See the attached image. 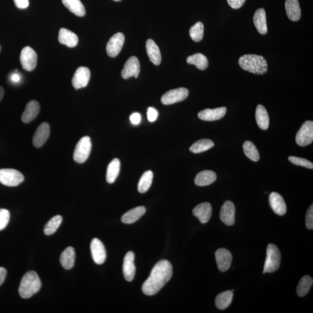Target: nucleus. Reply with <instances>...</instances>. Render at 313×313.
<instances>
[{"label": "nucleus", "mask_w": 313, "mask_h": 313, "mask_svg": "<svg viewBox=\"0 0 313 313\" xmlns=\"http://www.w3.org/2000/svg\"><path fill=\"white\" fill-rule=\"evenodd\" d=\"M172 266L167 260H161L153 267L151 275L143 283L142 291L145 295L152 296L157 293L171 280Z\"/></svg>", "instance_id": "1"}, {"label": "nucleus", "mask_w": 313, "mask_h": 313, "mask_svg": "<svg viewBox=\"0 0 313 313\" xmlns=\"http://www.w3.org/2000/svg\"><path fill=\"white\" fill-rule=\"evenodd\" d=\"M239 63L243 69L256 74H265L268 68L265 59L255 54L243 55L239 59Z\"/></svg>", "instance_id": "2"}, {"label": "nucleus", "mask_w": 313, "mask_h": 313, "mask_svg": "<svg viewBox=\"0 0 313 313\" xmlns=\"http://www.w3.org/2000/svg\"><path fill=\"white\" fill-rule=\"evenodd\" d=\"M41 282L37 274L34 271L26 273L21 280L19 293L22 298L29 299L41 288Z\"/></svg>", "instance_id": "3"}, {"label": "nucleus", "mask_w": 313, "mask_h": 313, "mask_svg": "<svg viewBox=\"0 0 313 313\" xmlns=\"http://www.w3.org/2000/svg\"><path fill=\"white\" fill-rule=\"evenodd\" d=\"M281 263V253L274 244H269L267 247L266 258L264 265L263 273H272L279 269Z\"/></svg>", "instance_id": "4"}, {"label": "nucleus", "mask_w": 313, "mask_h": 313, "mask_svg": "<svg viewBox=\"0 0 313 313\" xmlns=\"http://www.w3.org/2000/svg\"><path fill=\"white\" fill-rule=\"evenodd\" d=\"M92 149V143L89 136H84L76 145L73 153V159L78 164H82L89 158Z\"/></svg>", "instance_id": "5"}, {"label": "nucleus", "mask_w": 313, "mask_h": 313, "mask_svg": "<svg viewBox=\"0 0 313 313\" xmlns=\"http://www.w3.org/2000/svg\"><path fill=\"white\" fill-rule=\"evenodd\" d=\"M24 176L14 169H0V183L9 187H15L24 181Z\"/></svg>", "instance_id": "6"}, {"label": "nucleus", "mask_w": 313, "mask_h": 313, "mask_svg": "<svg viewBox=\"0 0 313 313\" xmlns=\"http://www.w3.org/2000/svg\"><path fill=\"white\" fill-rule=\"evenodd\" d=\"M313 141V123L306 121L296 133V142L300 146H306Z\"/></svg>", "instance_id": "7"}, {"label": "nucleus", "mask_w": 313, "mask_h": 313, "mask_svg": "<svg viewBox=\"0 0 313 313\" xmlns=\"http://www.w3.org/2000/svg\"><path fill=\"white\" fill-rule=\"evenodd\" d=\"M20 61L24 70L28 71L33 70L37 63L36 52L30 47L23 48L21 52Z\"/></svg>", "instance_id": "8"}, {"label": "nucleus", "mask_w": 313, "mask_h": 313, "mask_svg": "<svg viewBox=\"0 0 313 313\" xmlns=\"http://www.w3.org/2000/svg\"><path fill=\"white\" fill-rule=\"evenodd\" d=\"M188 93V90L185 88L169 91L162 96L161 102L165 105H169L182 102L187 98Z\"/></svg>", "instance_id": "9"}, {"label": "nucleus", "mask_w": 313, "mask_h": 313, "mask_svg": "<svg viewBox=\"0 0 313 313\" xmlns=\"http://www.w3.org/2000/svg\"><path fill=\"white\" fill-rule=\"evenodd\" d=\"M125 37L122 32H117L107 42L106 51L110 57L115 58L122 51L125 44Z\"/></svg>", "instance_id": "10"}, {"label": "nucleus", "mask_w": 313, "mask_h": 313, "mask_svg": "<svg viewBox=\"0 0 313 313\" xmlns=\"http://www.w3.org/2000/svg\"><path fill=\"white\" fill-rule=\"evenodd\" d=\"M91 78V71L89 68L81 66L78 67L72 78V85L76 90L86 87Z\"/></svg>", "instance_id": "11"}, {"label": "nucleus", "mask_w": 313, "mask_h": 313, "mask_svg": "<svg viewBox=\"0 0 313 313\" xmlns=\"http://www.w3.org/2000/svg\"><path fill=\"white\" fill-rule=\"evenodd\" d=\"M91 254L94 263L102 265L106 259V251L102 241L94 239L91 243Z\"/></svg>", "instance_id": "12"}, {"label": "nucleus", "mask_w": 313, "mask_h": 313, "mask_svg": "<svg viewBox=\"0 0 313 313\" xmlns=\"http://www.w3.org/2000/svg\"><path fill=\"white\" fill-rule=\"evenodd\" d=\"M141 70V66L138 59L136 57H130L126 62L122 71V76L124 79L135 77L138 78Z\"/></svg>", "instance_id": "13"}, {"label": "nucleus", "mask_w": 313, "mask_h": 313, "mask_svg": "<svg viewBox=\"0 0 313 313\" xmlns=\"http://www.w3.org/2000/svg\"><path fill=\"white\" fill-rule=\"evenodd\" d=\"M218 269L221 272H226L230 269L233 256L229 250L225 249L218 250L215 252Z\"/></svg>", "instance_id": "14"}, {"label": "nucleus", "mask_w": 313, "mask_h": 313, "mask_svg": "<svg viewBox=\"0 0 313 313\" xmlns=\"http://www.w3.org/2000/svg\"><path fill=\"white\" fill-rule=\"evenodd\" d=\"M50 135V126L47 123L41 124L35 130L32 143L35 148H40L47 142Z\"/></svg>", "instance_id": "15"}, {"label": "nucleus", "mask_w": 313, "mask_h": 313, "mask_svg": "<svg viewBox=\"0 0 313 313\" xmlns=\"http://www.w3.org/2000/svg\"><path fill=\"white\" fill-rule=\"evenodd\" d=\"M135 255L131 251L126 254L124 259L123 275L127 282H132L134 279L136 267L134 264Z\"/></svg>", "instance_id": "16"}, {"label": "nucleus", "mask_w": 313, "mask_h": 313, "mask_svg": "<svg viewBox=\"0 0 313 313\" xmlns=\"http://www.w3.org/2000/svg\"><path fill=\"white\" fill-rule=\"evenodd\" d=\"M236 208L230 201L225 202L221 208L220 218L221 221L227 226H232L235 223Z\"/></svg>", "instance_id": "17"}, {"label": "nucleus", "mask_w": 313, "mask_h": 313, "mask_svg": "<svg viewBox=\"0 0 313 313\" xmlns=\"http://www.w3.org/2000/svg\"><path fill=\"white\" fill-rule=\"evenodd\" d=\"M227 109L226 107H219L214 109H207L201 111L198 113V118L207 122H213L222 119L226 115Z\"/></svg>", "instance_id": "18"}, {"label": "nucleus", "mask_w": 313, "mask_h": 313, "mask_svg": "<svg viewBox=\"0 0 313 313\" xmlns=\"http://www.w3.org/2000/svg\"><path fill=\"white\" fill-rule=\"evenodd\" d=\"M213 208L209 203H203L197 205L193 210L194 216L198 218L201 223H207L210 220Z\"/></svg>", "instance_id": "19"}, {"label": "nucleus", "mask_w": 313, "mask_h": 313, "mask_svg": "<svg viewBox=\"0 0 313 313\" xmlns=\"http://www.w3.org/2000/svg\"><path fill=\"white\" fill-rule=\"evenodd\" d=\"M269 203L272 210L280 216L285 215L286 212V205L284 200L281 195L276 192H272L269 195Z\"/></svg>", "instance_id": "20"}, {"label": "nucleus", "mask_w": 313, "mask_h": 313, "mask_svg": "<svg viewBox=\"0 0 313 313\" xmlns=\"http://www.w3.org/2000/svg\"><path fill=\"white\" fill-rule=\"evenodd\" d=\"M40 111V104L37 101L31 100L26 105L24 112L22 114V122L25 124L31 122L36 118Z\"/></svg>", "instance_id": "21"}, {"label": "nucleus", "mask_w": 313, "mask_h": 313, "mask_svg": "<svg viewBox=\"0 0 313 313\" xmlns=\"http://www.w3.org/2000/svg\"><path fill=\"white\" fill-rule=\"evenodd\" d=\"M58 40L60 43L67 47L73 48L77 46L78 42L77 35L67 29L62 28L59 32Z\"/></svg>", "instance_id": "22"}, {"label": "nucleus", "mask_w": 313, "mask_h": 313, "mask_svg": "<svg viewBox=\"0 0 313 313\" xmlns=\"http://www.w3.org/2000/svg\"><path fill=\"white\" fill-rule=\"evenodd\" d=\"M286 15L290 20L296 22L301 18V10L298 0H286L285 3Z\"/></svg>", "instance_id": "23"}, {"label": "nucleus", "mask_w": 313, "mask_h": 313, "mask_svg": "<svg viewBox=\"0 0 313 313\" xmlns=\"http://www.w3.org/2000/svg\"><path fill=\"white\" fill-rule=\"evenodd\" d=\"M146 47L147 54H148L152 63L155 65L160 64L161 55L158 45L152 39H149L146 41Z\"/></svg>", "instance_id": "24"}, {"label": "nucleus", "mask_w": 313, "mask_h": 313, "mask_svg": "<svg viewBox=\"0 0 313 313\" xmlns=\"http://www.w3.org/2000/svg\"><path fill=\"white\" fill-rule=\"evenodd\" d=\"M253 23L257 31L261 34H266L267 32L266 15L265 9H257L253 16Z\"/></svg>", "instance_id": "25"}, {"label": "nucleus", "mask_w": 313, "mask_h": 313, "mask_svg": "<svg viewBox=\"0 0 313 313\" xmlns=\"http://www.w3.org/2000/svg\"><path fill=\"white\" fill-rule=\"evenodd\" d=\"M76 259V253L72 247H68L63 250L60 257L62 266L66 270L72 269Z\"/></svg>", "instance_id": "26"}, {"label": "nucleus", "mask_w": 313, "mask_h": 313, "mask_svg": "<svg viewBox=\"0 0 313 313\" xmlns=\"http://www.w3.org/2000/svg\"><path fill=\"white\" fill-rule=\"evenodd\" d=\"M146 208L140 206L132 209L123 215L122 222L125 224H132L139 220L146 213Z\"/></svg>", "instance_id": "27"}, {"label": "nucleus", "mask_w": 313, "mask_h": 313, "mask_svg": "<svg viewBox=\"0 0 313 313\" xmlns=\"http://www.w3.org/2000/svg\"><path fill=\"white\" fill-rule=\"evenodd\" d=\"M217 174L212 171L205 170L198 173L195 178V185L198 187H206L214 183L217 179Z\"/></svg>", "instance_id": "28"}, {"label": "nucleus", "mask_w": 313, "mask_h": 313, "mask_svg": "<svg viewBox=\"0 0 313 313\" xmlns=\"http://www.w3.org/2000/svg\"><path fill=\"white\" fill-rule=\"evenodd\" d=\"M256 121L257 125L260 129L266 130L269 126V116L265 107L262 104H259L256 110Z\"/></svg>", "instance_id": "29"}, {"label": "nucleus", "mask_w": 313, "mask_h": 313, "mask_svg": "<svg viewBox=\"0 0 313 313\" xmlns=\"http://www.w3.org/2000/svg\"><path fill=\"white\" fill-rule=\"evenodd\" d=\"M63 5L71 12L80 17L86 15V9L80 0H63Z\"/></svg>", "instance_id": "30"}, {"label": "nucleus", "mask_w": 313, "mask_h": 313, "mask_svg": "<svg viewBox=\"0 0 313 313\" xmlns=\"http://www.w3.org/2000/svg\"><path fill=\"white\" fill-rule=\"evenodd\" d=\"M120 170V161L115 158L109 163L106 172V180L109 184H113L119 175Z\"/></svg>", "instance_id": "31"}, {"label": "nucleus", "mask_w": 313, "mask_h": 313, "mask_svg": "<svg viewBox=\"0 0 313 313\" xmlns=\"http://www.w3.org/2000/svg\"><path fill=\"white\" fill-rule=\"evenodd\" d=\"M233 290L221 292L217 296L215 305L220 310H224L229 307L232 302Z\"/></svg>", "instance_id": "32"}, {"label": "nucleus", "mask_w": 313, "mask_h": 313, "mask_svg": "<svg viewBox=\"0 0 313 313\" xmlns=\"http://www.w3.org/2000/svg\"><path fill=\"white\" fill-rule=\"evenodd\" d=\"M188 64H194L198 69L204 70L208 66V61L204 55L201 53L195 54L187 58Z\"/></svg>", "instance_id": "33"}, {"label": "nucleus", "mask_w": 313, "mask_h": 313, "mask_svg": "<svg viewBox=\"0 0 313 313\" xmlns=\"http://www.w3.org/2000/svg\"><path fill=\"white\" fill-rule=\"evenodd\" d=\"M214 146V143L210 139H204L199 140L192 145L190 151L194 153H200L208 151Z\"/></svg>", "instance_id": "34"}, {"label": "nucleus", "mask_w": 313, "mask_h": 313, "mask_svg": "<svg viewBox=\"0 0 313 313\" xmlns=\"http://www.w3.org/2000/svg\"><path fill=\"white\" fill-rule=\"evenodd\" d=\"M313 283V280L311 277L305 276L302 277L300 280L297 288H296V291H297L298 295L300 297H303L308 294Z\"/></svg>", "instance_id": "35"}, {"label": "nucleus", "mask_w": 313, "mask_h": 313, "mask_svg": "<svg viewBox=\"0 0 313 313\" xmlns=\"http://www.w3.org/2000/svg\"><path fill=\"white\" fill-rule=\"evenodd\" d=\"M153 173L152 171H147L140 179L138 184V191L141 193H145L149 190L153 182Z\"/></svg>", "instance_id": "36"}, {"label": "nucleus", "mask_w": 313, "mask_h": 313, "mask_svg": "<svg viewBox=\"0 0 313 313\" xmlns=\"http://www.w3.org/2000/svg\"><path fill=\"white\" fill-rule=\"evenodd\" d=\"M243 150L247 157H249L251 160L255 162L259 161L260 158L259 152L252 142L246 141L244 142Z\"/></svg>", "instance_id": "37"}, {"label": "nucleus", "mask_w": 313, "mask_h": 313, "mask_svg": "<svg viewBox=\"0 0 313 313\" xmlns=\"http://www.w3.org/2000/svg\"><path fill=\"white\" fill-rule=\"evenodd\" d=\"M63 218L61 215H57L52 218L45 225L44 227V233L47 236L53 234L60 227L62 222H63Z\"/></svg>", "instance_id": "38"}, {"label": "nucleus", "mask_w": 313, "mask_h": 313, "mask_svg": "<svg viewBox=\"0 0 313 313\" xmlns=\"http://www.w3.org/2000/svg\"><path fill=\"white\" fill-rule=\"evenodd\" d=\"M204 25L200 22L192 26L190 30V35L192 40L195 42L201 41L204 36Z\"/></svg>", "instance_id": "39"}, {"label": "nucleus", "mask_w": 313, "mask_h": 313, "mask_svg": "<svg viewBox=\"0 0 313 313\" xmlns=\"http://www.w3.org/2000/svg\"><path fill=\"white\" fill-rule=\"evenodd\" d=\"M289 161L296 165L302 166V167L309 169L313 168V162L308 160V159L298 157V156H290Z\"/></svg>", "instance_id": "40"}, {"label": "nucleus", "mask_w": 313, "mask_h": 313, "mask_svg": "<svg viewBox=\"0 0 313 313\" xmlns=\"http://www.w3.org/2000/svg\"><path fill=\"white\" fill-rule=\"evenodd\" d=\"M10 219V213L6 209H0V231L4 229Z\"/></svg>", "instance_id": "41"}, {"label": "nucleus", "mask_w": 313, "mask_h": 313, "mask_svg": "<svg viewBox=\"0 0 313 313\" xmlns=\"http://www.w3.org/2000/svg\"><path fill=\"white\" fill-rule=\"evenodd\" d=\"M306 226L309 230L313 229V205L309 207L306 215Z\"/></svg>", "instance_id": "42"}, {"label": "nucleus", "mask_w": 313, "mask_h": 313, "mask_svg": "<svg viewBox=\"0 0 313 313\" xmlns=\"http://www.w3.org/2000/svg\"><path fill=\"white\" fill-rule=\"evenodd\" d=\"M147 115H148V119L150 122H155L157 119L158 113L154 107H150L148 109Z\"/></svg>", "instance_id": "43"}, {"label": "nucleus", "mask_w": 313, "mask_h": 313, "mask_svg": "<svg viewBox=\"0 0 313 313\" xmlns=\"http://www.w3.org/2000/svg\"><path fill=\"white\" fill-rule=\"evenodd\" d=\"M246 0H227L228 4L233 9H239L242 6Z\"/></svg>", "instance_id": "44"}, {"label": "nucleus", "mask_w": 313, "mask_h": 313, "mask_svg": "<svg viewBox=\"0 0 313 313\" xmlns=\"http://www.w3.org/2000/svg\"><path fill=\"white\" fill-rule=\"evenodd\" d=\"M130 122L133 125H138L141 121V116L138 113H134L132 114L130 116Z\"/></svg>", "instance_id": "45"}, {"label": "nucleus", "mask_w": 313, "mask_h": 313, "mask_svg": "<svg viewBox=\"0 0 313 313\" xmlns=\"http://www.w3.org/2000/svg\"><path fill=\"white\" fill-rule=\"evenodd\" d=\"M14 2L16 7L19 9H25L29 5V0H14Z\"/></svg>", "instance_id": "46"}, {"label": "nucleus", "mask_w": 313, "mask_h": 313, "mask_svg": "<svg viewBox=\"0 0 313 313\" xmlns=\"http://www.w3.org/2000/svg\"><path fill=\"white\" fill-rule=\"evenodd\" d=\"M6 271L5 268L0 267V285L2 284L5 279Z\"/></svg>", "instance_id": "47"}, {"label": "nucleus", "mask_w": 313, "mask_h": 313, "mask_svg": "<svg viewBox=\"0 0 313 313\" xmlns=\"http://www.w3.org/2000/svg\"><path fill=\"white\" fill-rule=\"evenodd\" d=\"M11 78L12 82L14 83H18L21 79L20 75L18 73L12 74Z\"/></svg>", "instance_id": "48"}, {"label": "nucleus", "mask_w": 313, "mask_h": 313, "mask_svg": "<svg viewBox=\"0 0 313 313\" xmlns=\"http://www.w3.org/2000/svg\"><path fill=\"white\" fill-rule=\"evenodd\" d=\"M4 89L1 86H0V102H1V100L4 97Z\"/></svg>", "instance_id": "49"}, {"label": "nucleus", "mask_w": 313, "mask_h": 313, "mask_svg": "<svg viewBox=\"0 0 313 313\" xmlns=\"http://www.w3.org/2000/svg\"><path fill=\"white\" fill-rule=\"evenodd\" d=\"M114 1H121V0H114Z\"/></svg>", "instance_id": "50"}, {"label": "nucleus", "mask_w": 313, "mask_h": 313, "mask_svg": "<svg viewBox=\"0 0 313 313\" xmlns=\"http://www.w3.org/2000/svg\"><path fill=\"white\" fill-rule=\"evenodd\" d=\"M1 45H0V51H1Z\"/></svg>", "instance_id": "51"}]
</instances>
